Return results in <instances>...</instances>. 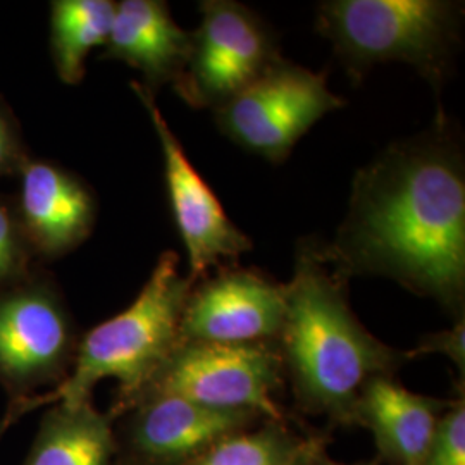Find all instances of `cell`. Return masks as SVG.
I'll use <instances>...</instances> for the list:
<instances>
[{"label": "cell", "mask_w": 465, "mask_h": 465, "mask_svg": "<svg viewBox=\"0 0 465 465\" xmlns=\"http://www.w3.org/2000/svg\"><path fill=\"white\" fill-rule=\"evenodd\" d=\"M319 249L343 282L384 276L464 317V155L443 113L357 171L345 221Z\"/></svg>", "instance_id": "obj_1"}, {"label": "cell", "mask_w": 465, "mask_h": 465, "mask_svg": "<svg viewBox=\"0 0 465 465\" xmlns=\"http://www.w3.org/2000/svg\"><path fill=\"white\" fill-rule=\"evenodd\" d=\"M349 282L324 262L319 242L302 240L293 278L284 284V319L276 340L284 378L300 412L353 428L367 382L395 376L407 351L391 349L362 326L349 303Z\"/></svg>", "instance_id": "obj_2"}, {"label": "cell", "mask_w": 465, "mask_h": 465, "mask_svg": "<svg viewBox=\"0 0 465 465\" xmlns=\"http://www.w3.org/2000/svg\"><path fill=\"white\" fill-rule=\"evenodd\" d=\"M178 266V253L164 252L134 303L80 338L64 381L47 393L9 403L0 420V434L36 409L92 400L94 388L104 380L117 381L109 409L116 422L180 343V321L193 282L180 274Z\"/></svg>", "instance_id": "obj_3"}, {"label": "cell", "mask_w": 465, "mask_h": 465, "mask_svg": "<svg viewBox=\"0 0 465 465\" xmlns=\"http://www.w3.org/2000/svg\"><path fill=\"white\" fill-rule=\"evenodd\" d=\"M317 32L328 38L350 80L386 61L416 67L436 92L449 78L460 42L462 4L443 0H330L317 9Z\"/></svg>", "instance_id": "obj_4"}, {"label": "cell", "mask_w": 465, "mask_h": 465, "mask_svg": "<svg viewBox=\"0 0 465 465\" xmlns=\"http://www.w3.org/2000/svg\"><path fill=\"white\" fill-rule=\"evenodd\" d=\"M284 382L276 341H180L134 403L149 397H178L221 411H247L269 420H288L293 416L278 400Z\"/></svg>", "instance_id": "obj_5"}, {"label": "cell", "mask_w": 465, "mask_h": 465, "mask_svg": "<svg viewBox=\"0 0 465 465\" xmlns=\"http://www.w3.org/2000/svg\"><path fill=\"white\" fill-rule=\"evenodd\" d=\"M78 341L64 295L47 272L35 267L0 290V386L11 403L64 381Z\"/></svg>", "instance_id": "obj_6"}, {"label": "cell", "mask_w": 465, "mask_h": 465, "mask_svg": "<svg viewBox=\"0 0 465 465\" xmlns=\"http://www.w3.org/2000/svg\"><path fill=\"white\" fill-rule=\"evenodd\" d=\"M199 7L190 59L173 88L190 107L216 111L282 57L274 32L247 5L203 0Z\"/></svg>", "instance_id": "obj_7"}, {"label": "cell", "mask_w": 465, "mask_h": 465, "mask_svg": "<svg viewBox=\"0 0 465 465\" xmlns=\"http://www.w3.org/2000/svg\"><path fill=\"white\" fill-rule=\"evenodd\" d=\"M341 107L345 100L332 94L324 73L280 59L214 116L236 145L278 164L317 121Z\"/></svg>", "instance_id": "obj_8"}, {"label": "cell", "mask_w": 465, "mask_h": 465, "mask_svg": "<svg viewBox=\"0 0 465 465\" xmlns=\"http://www.w3.org/2000/svg\"><path fill=\"white\" fill-rule=\"evenodd\" d=\"M132 90L143 104L163 149L169 205L188 255V278L195 284L207 276L209 269L221 267L224 261L234 262L253 243L232 224L213 188L192 166L183 145L157 107L155 95L136 82H132Z\"/></svg>", "instance_id": "obj_9"}, {"label": "cell", "mask_w": 465, "mask_h": 465, "mask_svg": "<svg viewBox=\"0 0 465 465\" xmlns=\"http://www.w3.org/2000/svg\"><path fill=\"white\" fill-rule=\"evenodd\" d=\"M116 428V465H188L232 432L269 420L247 411H221L178 397H149Z\"/></svg>", "instance_id": "obj_10"}, {"label": "cell", "mask_w": 465, "mask_h": 465, "mask_svg": "<svg viewBox=\"0 0 465 465\" xmlns=\"http://www.w3.org/2000/svg\"><path fill=\"white\" fill-rule=\"evenodd\" d=\"M284 319V284L262 271L219 267L195 282L184 302L180 341L247 345L276 341Z\"/></svg>", "instance_id": "obj_11"}, {"label": "cell", "mask_w": 465, "mask_h": 465, "mask_svg": "<svg viewBox=\"0 0 465 465\" xmlns=\"http://www.w3.org/2000/svg\"><path fill=\"white\" fill-rule=\"evenodd\" d=\"M15 209L36 261H55L88 240L99 205L94 190L66 167L34 159L17 174Z\"/></svg>", "instance_id": "obj_12"}, {"label": "cell", "mask_w": 465, "mask_h": 465, "mask_svg": "<svg viewBox=\"0 0 465 465\" xmlns=\"http://www.w3.org/2000/svg\"><path fill=\"white\" fill-rule=\"evenodd\" d=\"M192 34L183 30L166 2H117L109 40L100 59L121 61L142 73V86L155 95L164 84H174L188 64Z\"/></svg>", "instance_id": "obj_13"}, {"label": "cell", "mask_w": 465, "mask_h": 465, "mask_svg": "<svg viewBox=\"0 0 465 465\" xmlns=\"http://www.w3.org/2000/svg\"><path fill=\"white\" fill-rule=\"evenodd\" d=\"M450 401L414 393L395 376H380L361 393L355 426L372 432L380 464L422 465Z\"/></svg>", "instance_id": "obj_14"}, {"label": "cell", "mask_w": 465, "mask_h": 465, "mask_svg": "<svg viewBox=\"0 0 465 465\" xmlns=\"http://www.w3.org/2000/svg\"><path fill=\"white\" fill-rule=\"evenodd\" d=\"M116 422L92 400L54 403L23 465H116Z\"/></svg>", "instance_id": "obj_15"}, {"label": "cell", "mask_w": 465, "mask_h": 465, "mask_svg": "<svg viewBox=\"0 0 465 465\" xmlns=\"http://www.w3.org/2000/svg\"><path fill=\"white\" fill-rule=\"evenodd\" d=\"M116 13L111 0L50 2V55L57 78L66 84H82L86 57L105 47Z\"/></svg>", "instance_id": "obj_16"}, {"label": "cell", "mask_w": 465, "mask_h": 465, "mask_svg": "<svg viewBox=\"0 0 465 465\" xmlns=\"http://www.w3.org/2000/svg\"><path fill=\"white\" fill-rule=\"evenodd\" d=\"M321 431L300 432L288 420H264L255 428L232 432L188 465H288Z\"/></svg>", "instance_id": "obj_17"}, {"label": "cell", "mask_w": 465, "mask_h": 465, "mask_svg": "<svg viewBox=\"0 0 465 465\" xmlns=\"http://www.w3.org/2000/svg\"><path fill=\"white\" fill-rule=\"evenodd\" d=\"M35 255L17 221L15 202L0 195V290L30 276Z\"/></svg>", "instance_id": "obj_18"}, {"label": "cell", "mask_w": 465, "mask_h": 465, "mask_svg": "<svg viewBox=\"0 0 465 465\" xmlns=\"http://www.w3.org/2000/svg\"><path fill=\"white\" fill-rule=\"evenodd\" d=\"M422 465H465L464 384L440 419Z\"/></svg>", "instance_id": "obj_19"}, {"label": "cell", "mask_w": 465, "mask_h": 465, "mask_svg": "<svg viewBox=\"0 0 465 465\" xmlns=\"http://www.w3.org/2000/svg\"><path fill=\"white\" fill-rule=\"evenodd\" d=\"M30 157L16 114L0 95V178H17Z\"/></svg>", "instance_id": "obj_20"}, {"label": "cell", "mask_w": 465, "mask_h": 465, "mask_svg": "<svg viewBox=\"0 0 465 465\" xmlns=\"http://www.w3.org/2000/svg\"><path fill=\"white\" fill-rule=\"evenodd\" d=\"M430 353H440L449 357L460 372V380L464 381L465 374V321L464 317L457 319L455 324L445 330V331L431 332L426 334L416 349L407 351L409 359H416L420 355H430Z\"/></svg>", "instance_id": "obj_21"}, {"label": "cell", "mask_w": 465, "mask_h": 465, "mask_svg": "<svg viewBox=\"0 0 465 465\" xmlns=\"http://www.w3.org/2000/svg\"><path fill=\"white\" fill-rule=\"evenodd\" d=\"M326 445H328V434L321 432L316 440L307 449L303 450L295 460H292L288 465H312V460H314L317 451L326 449Z\"/></svg>", "instance_id": "obj_22"}, {"label": "cell", "mask_w": 465, "mask_h": 465, "mask_svg": "<svg viewBox=\"0 0 465 465\" xmlns=\"http://www.w3.org/2000/svg\"><path fill=\"white\" fill-rule=\"evenodd\" d=\"M312 465H381L378 459H372V460H361V462H355V464H343V462H338V460H332L331 457L328 455L326 449L319 450L312 460Z\"/></svg>", "instance_id": "obj_23"}]
</instances>
